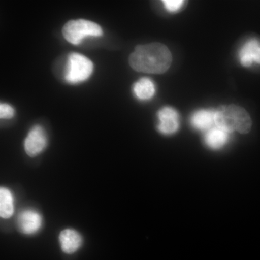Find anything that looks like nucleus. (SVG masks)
I'll return each instance as SVG.
<instances>
[{"instance_id":"nucleus-12","label":"nucleus","mask_w":260,"mask_h":260,"mask_svg":"<svg viewBox=\"0 0 260 260\" xmlns=\"http://www.w3.org/2000/svg\"><path fill=\"white\" fill-rule=\"evenodd\" d=\"M133 91L135 96L140 100H149L155 95V84L149 78H142L135 84Z\"/></svg>"},{"instance_id":"nucleus-4","label":"nucleus","mask_w":260,"mask_h":260,"mask_svg":"<svg viewBox=\"0 0 260 260\" xmlns=\"http://www.w3.org/2000/svg\"><path fill=\"white\" fill-rule=\"evenodd\" d=\"M93 71V64L86 56L73 53L68 56L65 79L71 84L82 83L88 80Z\"/></svg>"},{"instance_id":"nucleus-8","label":"nucleus","mask_w":260,"mask_h":260,"mask_svg":"<svg viewBox=\"0 0 260 260\" xmlns=\"http://www.w3.org/2000/svg\"><path fill=\"white\" fill-rule=\"evenodd\" d=\"M239 60L244 67H250L252 63L260 64V43L256 39H250L241 48Z\"/></svg>"},{"instance_id":"nucleus-2","label":"nucleus","mask_w":260,"mask_h":260,"mask_svg":"<svg viewBox=\"0 0 260 260\" xmlns=\"http://www.w3.org/2000/svg\"><path fill=\"white\" fill-rule=\"evenodd\" d=\"M215 123L227 133L234 131L246 134L251 130V119L245 109L236 105L222 106L215 112Z\"/></svg>"},{"instance_id":"nucleus-14","label":"nucleus","mask_w":260,"mask_h":260,"mask_svg":"<svg viewBox=\"0 0 260 260\" xmlns=\"http://www.w3.org/2000/svg\"><path fill=\"white\" fill-rule=\"evenodd\" d=\"M166 9L170 13H176L181 9L184 2L182 0H165L162 1Z\"/></svg>"},{"instance_id":"nucleus-3","label":"nucleus","mask_w":260,"mask_h":260,"mask_svg":"<svg viewBox=\"0 0 260 260\" xmlns=\"http://www.w3.org/2000/svg\"><path fill=\"white\" fill-rule=\"evenodd\" d=\"M62 34L70 44L78 45L85 38L102 37L103 30L100 25L90 20H70L63 27Z\"/></svg>"},{"instance_id":"nucleus-1","label":"nucleus","mask_w":260,"mask_h":260,"mask_svg":"<svg viewBox=\"0 0 260 260\" xmlns=\"http://www.w3.org/2000/svg\"><path fill=\"white\" fill-rule=\"evenodd\" d=\"M172 61L170 51L160 43L138 46L129 56V64L133 70L153 74L167 72Z\"/></svg>"},{"instance_id":"nucleus-13","label":"nucleus","mask_w":260,"mask_h":260,"mask_svg":"<svg viewBox=\"0 0 260 260\" xmlns=\"http://www.w3.org/2000/svg\"><path fill=\"white\" fill-rule=\"evenodd\" d=\"M205 140L207 145L210 148L220 149L226 144L229 135L226 132L218 127L213 128L207 133Z\"/></svg>"},{"instance_id":"nucleus-6","label":"nucleus","mask_w":260,"mask_h":260,"mask_svg":"<svg viewBox=\"0 0 260 260\" xmlns=\"http://www.w3.org/2000/svg\"><path fill=\"white\" fill-rule=\"evenodd\" d=\"M17 223L19 230L23 234L32 235L37 234L42 227L43 218L39 212L27 209L19 214Z\"/></svg>"},{"instance_id":"nucleus-11","label":"nucleus","mask_w":260,"mask_h":260,"mask_svg":"<svg viewBox=\"0 0 260 260\" xmlns=\"http://www.w3.org/2000/svg\"><path fill=\"white\" fill-rule=\"evenodd\" d=\"M14 196L9 189H0V215L3 218H10L14 213Z\"/></svg>"},{"instance_id":"nucleus-15","label":"nucleus","mask_w":260,"mask_h":260,"mask_svg":"<svg viewBox=\"0 0 260 260\" xmlns=\"http://www.w3.org/2000/svg\"><path fill=\"white\" fill-rule=\"evenodd\" d=\"M15 115V110L9 104H0V117L1 119H11Z\"/></svg>"},{"instance_id":"nucleus-9","label":"nucleus","mask_w":260,"mask_h":260,"mask_svg":"<svg viewBox=\"0 0 260 260\" xmlns=\"http://www.w3.org/2000/svg\"><path fill=\"white\" fill-rule=\"evenodd\" d=\"M59 243L63 252L73 254L81 247L83 239L78 232L73 229H65L59 235Z\"/></svg>"},{"instance_id":"nucleus-10","label":"nucleus","mask_w":260,"mask_h":260,"mask_svg":"<svg viewBox=\"0 0 260 260\" xmlns=\"http://www.w3.org/2000/svg\"><path fill=\"white\" fill-rule=\"evenodd\" d=\"M191 123L197 129H210L215 123V112L208 109L198 111L191 116Z\"/></svg>"},{"instance_id":"nucleus-5","label":"nucleus","mask_w":260,"mask_h":260,"mask_svg":"<svg viewBox=\"0 0 260 260\" xmlns=\"http://www.w3.org/2000/svg\"><path fill=\"white\" fill-rule=\"evenodd\" d=\"M47 145V137L42 126H34L25 138L24 148L30 157H35L44 151Z\"/></svg>"},{"instance_id":"nucleus-7","label":"nucleus","mask_w":260,"mask_h":260,"mask_svg":"<svg viewBox=\"0 0 260 260\" xmlns=\"http://www.w3.org/2000/svg\"><path fill=\"white\" fill-rule=\"evenodd\" d=\"M158 131L164 135H172L179 129V116L172 107H164L158 113Z\"/></svg>"}]
</instances>
